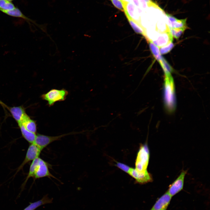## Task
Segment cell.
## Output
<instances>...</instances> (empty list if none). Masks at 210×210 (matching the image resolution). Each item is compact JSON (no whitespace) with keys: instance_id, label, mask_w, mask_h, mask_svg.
<instances>
[{"instance_id":"cell-1","label":"cell","mask_w":210,"mask_h":210,"mask_svg":"<svg viewBox=\"0 0 210 210\" xmlns=\"http://www.w3.org/2000/svg\"><path fill=\"white\" fill-rule=\"evenodd\" d=\"M164 106L169 113L174 112L176 105L175 86L171 75H165L163 87Z\"/></svg>"},{"instance_id":"cell-2","label":"cell","mask_w":210,"mask_h":210,"mask_svg":"<svg viewBox=\"0 0 210 210\" xmlns=\"http://www.w3.org/2000/svg\"><path fill=\"white\" fill-rule=\"evenodd\" d=\"M150 152L147 145H141L135 160L134 169L138 174L151 181L153 180L152 177L147 170Z\"/></svg>"},{"instance_id":"cell-3","label":"cell","mask_w":210,"mask_h":210,"mask_svg":"<svg viewBox=\"0 0 210 210\" xmlns=\"http://www.w3.org/2000/svg\"><path fill=\"white\" fill-rule=\"evenodd\" d=\"M68 94V91L64 89H53L42 94L41 97L43 99L47 101L48 105L50 106L57 102L64 101Z\"/></svg>"},{"instance_id":"cell-4","label":"cell","mask_w":210,"mask_h":210,"mask_svg":"<svg viewBox=\"0 0 210 210\" xmlns=\"http://www.w3.org/2000/svg\"><path fill=\"white\" fill-rule=\"evenodd\" d=\"M74 134L70 133L56 136H48L39 134H36V138L33 143L42 150L52 143L60 140L61 138L66 136Z\"/></svg>"},{"instance_id":"cell-5","label":"cell","mask_w":210,"mask_h":210,"mask_svg":"<svg viewBox=\"0 0 210 210\" xmlns=\"http://www.w3.org/2000/svg\"><path fill=\"white\" fill-rule=\"evenodd\" d=\"M187 171L183 170L179 176L169 186L167 191L172 197L181 191L183 187L184 179Z\"/></svg>"},{"instance_id":"cell-6","label":"cell","mask_w":210,"mask_h":210,"mask_svg":"<svg viewBox=\"0 0 210 210\" xmlns=\"http://www.w3.org/2000/svg\"><path fill=\"white\" fill-rule=\"evenodd\" d=\"M45 177L57 179L50 172L49 164L40 158L39 163L34 172L33 178L34 180Z\"/></svg>"},{"instance_id":"cell-7","label":"cell","mask_w":210,"mask_h":210,"mask_svg":"<svg viewBox=\"0 0 210 210\" xmlns=\"http://www.w3.org/2000/svg\"><path fill=\"white\" fill-rule=\"evenodd\" d=\"M42 150L34 143L30 144L27 149L25 158L18 168L17 172L22 169L27 163L39 157Z\"/></svg>"},{"instance_id":"cell-8","label":"cell","mask_w":210,"mask_h":210,"mask_svg":"<svg viewBox=\"0 0 210 210\" xmlns=\"http://www.w3.org/2000/svg\"><path fill=\"white\" fill-rule=\"evenodd\" d=\"M172 197L166 192L156 201L150 210H164L170 203Z\"/></svg>"},{"instance_id":"cell-9","label":"cell","mask_w":210,"mask_h":210,"mask_svg":"<svg viewBox=\"0 0 210 210\" xmlns=\"http://www.w3.org/2000/svg\"><path fill=\"white\" fill-rule=\"evenodd\" d=\"M152 41L155 45L160 48L172 42L173 36L169 29L161 33L157 39Z\"/></svg>"},{"instance_id":"cell-10","label":"cell","mask_w":210,"mask_h":210,"mask_svg":"<svg viewBox=\"0 0 210 210\" xmlns=\"http://www.w3.org/2000/svg\"><path fill=\"white\" fill-rule=\"evenodd\" d=\"M167 17V24L169 27L183 29L187 28L186 19H178L171 15L166 13Z\"/></svg>"},{"instance_id":"cell-11","label":"cell","mask_w":210,"mask_h":210,"mask_svg":"<svg viewBox=\"0 0 210 210\" xmlns=\"http://www.w3.org/2000/svg\"><path fill=\"white\" fill-rule=\"evenodd\" d=\"M8 108L18 124L21 123L27 115L24 108L22 106H14Z\"/></svg>"},{"instance_id":"cell-12","label":"cell","mask_w":210,"mask_h":210,"mask_svg":"<svg viewBox=\"0 0 210 210\" xmlns=\"http://www.w3.org/2000/svg\"><path fill=\"white\" fill-rule=\"evenodd\" d=\"M122 1L124 8V12H126L132 19L138 22L140 15L138 8L131 2Z\"/></svg>"},{"instance_id":"cell-13","label":"cell","mask_w":210,"mask_h":210,"mask_svg":"<svg viewBox=\"0 0 210 210\" xmlns=\"http://www.w3.org/2000/svg\"><path fill=\"white\" fill-rule=\"evenodd\" d=\"M128 22L134 31L137 34H141L145 37L147 40V37L144 28L140 24L130 18L126 12H124Z\"/></svg>"},{"instance_id":"cell-14","label":"cell","mask_w":210,"mask_h":210,"mask_svg":"<svg viewBox=\"0 0 210 210\" xmlns=\"http://www.w3.org/2000/svg\"><path fill=\"white\" fill-rule=\"evenodd\" d=\"M18 125L23 137L30 144L33 143L36 138V134L28 130L22 124H18Z\"/></svg>"},{"instance_id":"cell-15","label":"cell","mask_w":210,"mask_h":210,"mask_svg":"<svg viewBox=\"0 0 210 210\" xmlns=\"http://www.w3.org/2000/svg\"><path fill=\"white\" fill-rule=\"evenodd\" d=\"M52 199L49 198L47 195L44 196L41 200L30 203L23 210H34L39 206L51 203Z\"/></svg>"},{"instance_id":"cell-16","label":"cell","mask_w":210,"mask_h":210,"mask_svg":"<svg viewBox=\"0 0 210 210\" xmlns=\"http://www.w3.org/2000/svg\"><path fill=\"white\" fill-rule=\"evenodd\" d=\"M19 124H22L29 131L36 133L37 131L36 122L31 119L28 115H27L22 122Z\"/></svg>"},{"instance_id":"cell-17","label":"cell","mask_w":210,"mask_h":210,"mask_svg":"<svg viewBox=\"0 0 210 210\" xmlns=\"http://www.w3.org/2000/svg\"><path fill=\"white\" fill-rule=\"evenodd\" d=\"M4 13L11 16L21 18L28 21L33 22L32 20L24 15L18 8H16L14 9L9 11H2Z\"/></svg>"},{"instance_id":"cell-18","label":"cell","mask_w":210,"mask_h":210,"mask_svg":"<svg viewBox=\"0 0 210 210\" xmlns=\"http://www.w3.org/2000/svg\"><path fill=\"white\" fill-rule=\"evenodd\" d=\"M147 41L149 43L150 49L152 54L159 63H160L161 61L162 57L161 55L158 47L152 42L151 40L148 39Z\"/></svg>"},{"instance_id":"cell-19","label":"cell","mask_w":210,"mask_h":210,"mask_svg":"<svg viewBox=\"0 0 210 210\" xmlns=\"http://www.w3.org/2000/svg\"><path fill=\"white\" fill-rule=\"evenodd\" d=\"M40 158H41L38 157L32 161L30 165L28 174L24 182L25 183H26L29 178L33 177L36 169L39 163Z\"/></svg>"},{"instance_id":"cell-20","label":"cell","mask_w":210,"mask_h":210,"mask_svg":"<svg viewBox=\"0 0 210 210\" xmlns=\"http://www.w3.org/2000/svg\"><path fill=\"white\" fill-rule=\"evenodd\" d=\"M15 8L11 1L7 0H0V10L2 12L12 10Z\"/></svg>"},{"instance_id":"cell-21","label":"cell","mask_w":210,"mask_h":210,"mask_svg":"<svg viewBox=\"0 0 210 210\" xmlns=\"http://www.w3.org/2000/svg\"><path fill=\"white\" fill-rule=\"evenodd\" d=\"M159 64L163 70L164 75H171V74L173 71V69L166 60L163 57L162 58L161 62Z\"/></svg>"},{"instance_id":"cell-22","label":"cell","mask_w":210,"mask_h":210,"mask_svg":"<svg viewBox=\"0 0 210 210\" xmlns=\"http://www.w3.org/2000/svg\"><path fill=\"white\" fill-rule=\"evenodd\" d=\"M174 46V44L172 42L166 45L160 47L159 51L160 54H165L168 53L172 50Z\"/></svg>"},{"instance_id":"cell-23","label":"cell","mask_w":210,"mask_h":210,"mask_svg":"<svg viewBox=\"0 0 210 210\" xmlns=\"http://www.w3.org/2000/svg\"><path fill=\"white\" fill-rule=\"evenodd\" d=\"M170 32L173 37L178 39L184 32V30L181 29L172 28L169 27Z\"/></svg>"},{"instance_id":"cell-24","label":"cell","mask_w":210,"mask_h":210,"mask_svg":"<svg viewBox=\"0 0 210 210\" xmlns=\"http://www.w3.org/2000/svg\"><path fill=\"white\" fill-rule=\"evenodd\" d=\"M117 8L124 12V8L122 0H110Z\"/></svg>"},{"instance_id":"cell-25","label":"cell","mask_w":210,"mask_h":210,"mask_svg":"<svg viewBox=\"0 0 210 210\" xmlns=\"http://www.w3.org/2000/svg\"><path fill=\"white\" fill-rule=\"evenodd\" d=\"M123 1L126 2H131L132 0H122Z\"/></svg>"},{"instance_id":"cell-26","label":"cell","mask_w":210,"mask_h":210,"mask_svg":"<svg viewBox=\"0 0 210 210\" xmlns=\"http://www.w3.org/2000/svg\"><path fill=\"white\" fill-rule=\"evenodd\" d=\"M0 104H1L3 106H6V105L4 104L3 102H2L0 100Z\"/></svg>"},{"instance_id":"cell-27","label":"cell","mask_w":210,"mask_h":210,"mask_svg":"<svg viewBox=\"0 0 210 210\" xmlns=\"http://www.w3.org/2000/svg\"><path fill=\"white\" fill-rule=\"evenodd\" d=\"M8 0V1H12L13 0Z\"/></svg>"},{"instance_id":"cell-28","label":"cell","mask_w":210,"mask_h":210,"mask_svg":"<svg viewBox=\"0 0 210 210\" xmlns=\"http://www.w3.org/2000/svg\"></svg>"}]
</instances>
